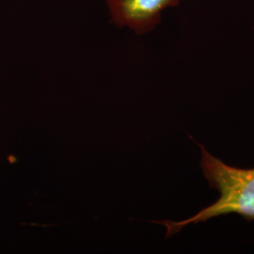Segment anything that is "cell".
Returning a JSON list of instances; mask_svg holds the SVG:
<instances>
[{
	"label": "cell",
	"instance_id": "cell-2",
	"mask_svg": "<svg viewBox=\"0 0 254 254\" xmlns=\"http://www.w3.org/2000/svg\"><path fill=\"white\" fill-rule=\"evenodd\" d=\"M180 0H106L110 22L136 35H145L160 25L167 9L175 8Z\"/></svg>",
	"mask_w": 254,
	"mask_h": 254
},
{
	"label": "cell",
	"instance_id": "cell-1",
	"mask_svg": "<svg viewBox=\"0 0 254 254\" xmlns=\"http://www.w3.org/2000/svg\"><path fill=\"white\" fill-rule=\"evenodd\" d=\"M200 167L211 188L219 192L218 200L182 221H155L167 228V237L177 234L189 224H197L228 214H237L254 220V169H241L227 165L200 145Z\"/></svg>",
	"mask_w": 254,
	"mask_h": 254
}]
</instances>
